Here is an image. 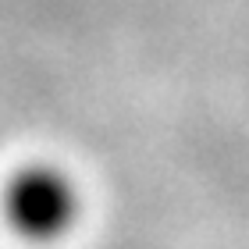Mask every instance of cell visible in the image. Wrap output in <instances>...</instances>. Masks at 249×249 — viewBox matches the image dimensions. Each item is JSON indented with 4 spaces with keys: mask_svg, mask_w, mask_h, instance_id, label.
Listing matches in <instances>:
<instances>
[{
    "mask_svg": "<svg viewBox=\"0 0 249 249\" xmlns=\"http://www.w3.org/2000/svg\"><path fill=\"white\" fill-rule=\"evenodd\" d=\"M86 217V192L57 160H25L0 185V221L25 246H57Z\"/></svg>",
    "mask_w": 249,
    "mask_h": 249,
    "instance_id": "1",
    "label": "cell"
}]
</instances>
